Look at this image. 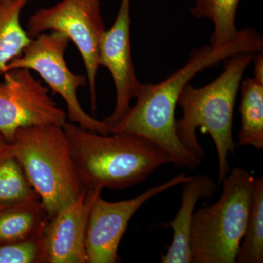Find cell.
<instances>
[{
	"label": "cell",
	"mask_w": 263,
	"mask_h": 263,
	"mask_svg": "<svg viewBox=\"0 0 263 263\" xmlns=\"http://www.w3.org/2000/svg\"><path fill=\"white\" fill-rule=\"evenodd\" d=\"M262 48L260 33L247 27L240 30L233 41L220 48L206 46L194 50L186 64L165 80L142 84L134 106L110 128V132L146 138L163 150L176 167L197 169L201 160L183 146L176 133L175 113L181 91L194 76L205 69L219 65L235 53H256L262 52Z\"/></svg>",
	"instance_id": "obj_1"
},
{
	"label": "cell",
	"mask_w": 263,
	"mask_h": 263,
	"mask_svg": "<svg viewBox=\"0 0 263 263\" xmlns=\"http://www.w3.org/2000/svg\"><path fill=\"white\" fill-rule=\"evenodd\" d=\"M64 131L84 188L123 190L143 182L165 164L168 155L143 137L129 133L102 135L66 122Z\"/></svg>",
	"instance_id": "obj_2"
},
{
	"label": "cell",
	"mask_w": 263,
	"mask_h": 263,
	"mask_svg": "<svg viewBox=\"0 0 263 263\" xmlns=\"http://www.w3.org/2000/svg\"><path fill=\"white\" fill-rule=\"evenodd\" d=\"M254 54L240 52L232 55L224 60V71L215 80L201 88L188 83L179 95L178 105L183 116L176 120L177 136L183 146L202 160L205 152L197 140V129L210 135L217 152L219 185L231 170L228 156L235 155L237 146L233 136L235 100Z\"/></svg>",
	"instance_id": "obj_3"
},
{
	"label": "cell",
	"mask_w": 263,
	"mask_h": 263,
	"mask_svg": "<svg viewBox=\"0 0 263 263\" xmlns=\"http://www.w3.org/2000/svg\"><path fill=\"white\" fill-rule=\"evenodd\" d=\"M10 152L18 161L50 217L84 191L62 126L21 128L10 143Z\"/></svg>",
	"instance_id": "obj_4"
},
{
	"label": "cell",
	"mask_w": 263,
	"mask_h": 263,
	"mask_svg": "<svg viewBox=\"0 0 263 263\" xmlns=\"http://www.w3.org/2000/svg\"><path fill=\"white\" fill-rule=\"evenodd\" d=\"M254 176L230 170L219 200L194 212L190 236L191 263H235L248 221Z\"/></svg>",
	"instance_id": "obj_5"
},
{
	"label": "cell",
	"mask_w": 263,
	"mask_h": 263,
	"mask_svg": "<svg viewBox=\"0 0 263 263\" xmlns=\"http://www.w3.org/2000/svg\"><path fill=\"white\" fill-rule=\"evenodd\" d=\"M105 30L100 0H61L53 6L38 9L29 17L27 26L32 39L46 31H57L74 43L87 74L93 113L97 110L99 48Z\"/></svg>",
	"instance_id": "obj_6"
},
{
	"label": "cell",
	"mask_w": 263,
	"mask_h": 263,
	"mask_svg": "<svg viewBox=\"0 0 263 263\" xmlns=\"http://www.w3.org/2000/svg\"><path fill=\"white\" fill-rule=\"evenodd\" d=\"M70 40L57 31L43 32L33 38L20 56L7 65L6 71L26 68L37 72L50 89L65 100L69 119L79 127L102 135L110 134L104 121L86 113L78 99V89L88 84L87 78L71 72L65 58Z\"/></svg>",
	"instance_id": "obj_7"
},
{
	"label": "cell",
	"mask_w": 263,
	"mask_h": 263,
	"mask_svg": "<svg viewBox=\"0 0 263 263\" xmlns=\"http://www.w3.org/2000/svg\"><path fill=\"white\" fill-rule=\"evenodd\" d=\"M0 82V135L8 143L14 141L21 128L67 122V114L43 86L26 68L6 71Z\"/></svg>",
	"instance_id": "obj_8"
},
{
	"label": "cell",
	"mask_w": 263,
	"mask_h": 263,
	"mask_svg": "<svg viewBox=\"0 0 263 263\" xmlns=\"http://www.w3.org/2000/svg\"><path fill=\"white\" fill-rule=\"evenodd\" d=\"M191 176L181 174L167 182L148 189L130 200L108 202L101 195L95 200L91 212L86 235L87 263H115L123 235L132 217L143 204L161 193L183 184Z\"/></svg>",
	"instance_id": "obj_9"
},
{
	"label": "cell",
	"mask_w": 263,
	"mask_h": 263,
	"mask_svg": "<svg viewBox=\"0 0 263 263\" xmlns=\"http://www.w3.org/2000/svg\"><path fill=\"white\" fill-rule=\"evenodd\" d=\"M130 3L131 0H121L115 22L105 30L99 48L100 65L111 74L117 92L115 109L103 119L110 129L127 115L131 100L143 84L137 77L132 57Z\"/></svg>",
	"instance_id": "obj_10"
},
{
	"label": "cell",
	"mask_w": 263,
	"mask_h": 263,
	"mask_svg": "<svg viewBox=\"0 0 263 263\" xmlns=\"http://www.w3.org/2000/svg\"><path fill=\"white\" fill-rule=\"evenodd\" d=\"M103 189L84 191L50 217L40 237L41 262L87 263L86 235L91 206Z\"/></svg>",
	"instance_id": "obj_11"
},
{
	"label": "cell",
	"mask_w": 263,
	"mask_h": 263,
	"mask_svg": "<svg viewBox=\"0 0 263 263\" xmlns=\"http://www.w3.org/2000/svg\"><path fill=\"white\" fill-rule=\"evenodd\" d=\"M183 185L179 212L174 220L162 226L174 230L168 250L162 256V263H191L190 236L194 211L199 200L212 198L217 190L214 180L207 175L193 176Z\"/></svg>",
	"instance_id": "obj_12"
},
{
	"label": "cell",
	"mask_w": 263,
	"mask_h": 263,
	"mask_svg": "<svg viewBox=\"0 0 263 263\" xmlns=\"http://www.w3.org/2000/svg\"><path fill=\"white\" fill-rule=\"evenodd\" d=\"M256 54V53H255ZM254 76L241 81L239 106L241 127L237 146H250L263 149V55L253 56Z\"/></svg>",
	"instance_id": "obj_13"
},
{
	"label": "cell",
	"mask_w": 263,
	"mask_h": 263,
	"mask_svg": "<svg viewBox=\"0 0 263 263\" xmlns=\"http://www.w3.org/2000/svg\"><path fill=\"white\" fill-rule=\"evenodd\" d=\"M49 219L40 198L0 209V246L38 239Z\"/></svg>",
	"instance_id": "obj_14"
},
{
	"label": "cell",
	"mask_w": 263,
	"mask_h": 263,
	"mask_svg": "<svg viewBox=\"0 0 263 263\" xmlns=\"http://www.w3.org/2000/svg\"><path fill=\"white\" fill-rule=\"evenodd\" d=\"M29 0L0 1V74L7 65L20 56L32 41L21 24V14Z\"/></svg>",
	"instance_id": "obj_15"
},
{
	"label": "cell",
	"mask_w": 263,
	"mask_h": 263,
	"mask_svg": "<svg viewBox=\"0 0 263 263\" xmlns=\"http://www.w3.org/2000/svg\"><path fill=\"white\" fill-rule=\"evenodd\" d=\"M241 0H196L190 13L197 19L207 18L214 23L211 46L220 48L239 34L235 24L237 9Z\"/></svg>",
	"instance_id": "obj_16"
},
{
	"label": "cell",
	"mask_w": 263,
	"mask_h": 263,
	"mask_svg": "<svg viewBox=\"0 0 263 263\" xmlns=\"http://www.w3.org/2000/svg\"><path fill=\"white\" fill-rule=\"evenodd\" d=\"M40 198L24 170L10 152H0V209Z\"/></svg>",
	"instance_id": "obj_17"
},
{
	"label": "cell",
	"mask_w": 263,
	"mask_h": 263,
	"mask_svg": "<svg viewBox=\"0 0 263 263\" xmlns=\"http://www.w3.org/2000/svg\"><path fill=\"white\" fill-rule=\"evenodd\" d=\"M235 262H263V178L255 179L245 235Z\"/></svg>",
	"instance_id": "obj_18"
},
{
	"label": "cell",
	"mask_w": 263,
	"mask_h": 263,
	"mask_svg": "<svg viewBox=\"0 0 263 263\" xmlns=\"http://www.w3.org/2000/svg\"><path fill=\"white\" fill-rule=\"evenodd\" d=\"M41 262L40 238L0 246V263Z\"/></svg>",
	"instance_id": "obj_19"
},
{
	"label": "cell",
	"mask_w": 263,
	"mask_h": 263,
	"mask_svg": "<svg viewBox=\"0 0 263 263\" xmlns=\"http://www.w3.org/2000/svg\"><path fill=\"white\" fill-rule=\"evenodd\" d=\"M10 143L6 141V140L0 135V152H5L8 149Z\"/></svg>",
	"instance_id": "obj_20"
},
{
	"label": "cell",
	"mask_w": 263,
	"mask_h": 263,
	"mask_svg": "<svg viewBox=\"0 0 263 263\" xmlns=\"http://www.w3.org/2000/svg\"><path fill=\"white\" fill-rule=\"evenodd\" d=\"M0 1H3V0H0Z\"/></svg>",
	"instance_id": "obj_21"
}]
</instances>
